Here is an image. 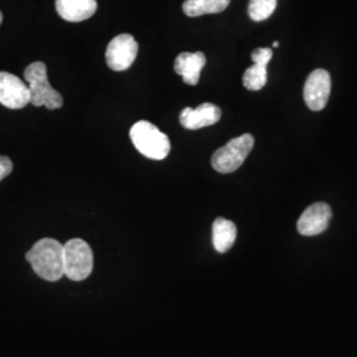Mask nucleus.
Returning <instances> with one entry per match:
<instances>
[{"mask_svg":"<svg viewBox=\"0 0 357 357\" xmlns=\"http://www.w3.org/2000/svg\"><path fill=\"white\" fill-rule=\"evenodd\" d=\"M130 138L143 156L153 160L166 159L171 150L166 134L147 121L137 122L130 130Z\"/></svg>","mask_w":357,"mask_h":357,"instance_id":"obj_3","label":"nucleus"},{"mask_svg":"<svg viewBox=\"0 0 357 357\" xmlns=\"http://www.w3.org/2000/svg\"><path fill=\"white\" fill-rule=\"evenodd\" d=\"M13 165L10 158L0 156V181L7 178L13 172Z\"/></svg>","mask_w":357,"mask_h":357,"instance_id":"obj_18","label":"nucleus"},{"mask_svg":"<svg viewBox=\"0 0 357 357\" xmlns=\"http://www.w3.org/2000/svg\"><path fill=\"white\" fill-rule=\"evenodd\" d=\"M271 59H273V51L270 48H258L252 53V60L255 64L268 66Z\"/></svg>","mask_w":357,"mask_h":357,"instance_id":"obj_17","label":"nucleus"},{"mask_svg":"<svg viewBox=\"0 0 357 357\" xmlns=\"http://www.w3.org/2000/svg\"><path fill=\"white\" fill-rule=\"evenodd\" d=\"M1 22H3V15L0 13V24H1Z\"/></svg>","mask_w":357,"mask_h":357,"instance_id":"obj_20","label":"nucleus"},{"mask_svg":"<svg viewBox=\"0 0 357 357\" xmlns=\"http://www.w3.org/2000/svg\"><path fill=\"white\" fill-rule=\"evenodd\" d=\"M56 11L70 23L90 19L97 11V0H56Z\"/></svg>","mask_w":357,"mask_h":357,"instance_id":"obj_12","label":"nucleus"},{"mask_svg":"<svg viewBox=\"0 0 357 357\" xmlns=\"http://www.w3.org/2000/svg\"><path fill=\"white\" fill-rule=\"evenodd\" d=\"M26 258L33 271L45 281H59L64 275V245L53 238H41Z\"/></svg>","mask_w":357,"mask_h":357,"instance_id":"obj_1","label":"nucleus"},{"mask_svg":"<svg viewBox=\"0 0 357 357\" xmlns=\"http://www.w3.org/2000/svg\"><path fill=\"white\" fill-rule=\"evenodd\" d=\"M331 94V76L324 69H315L305 84L303 97L310 110L320 112L326 107Z\"/></svg>","mask_w":357,"mask_h":357,"instance_id":"obj_7","label":"nucleus"},{"mask_svg":"<svg viewBox=\"0 0 357 357\" xmlns=\"http://www.w3.org/2000/svg\"><path fill=\"white\" fill-rule=\"evenodd\" d=\"M331 217L330 205L326 203L310 205L298 220V231L306 237L320 234L328 228Z\"/></svg>","mask_w":357,"mask_h":357,"instance_id":"obj_9","label":"nucleus"},{"mask_svg":"<svg viewBox=\"0 0 357 357\" xmlns=\"http://www.w3.org/2000/svg\"><path fill=\"white\" fill-rule=\"evenodd\" d=\"M205 64H206V57L203 52H196V53L184 52V53H180L176 57L174 69L176 75L183 77V81L187 85L195 86L199 84L200 73L204 69Z\"/></svg>","mask_w":357,"mask_h":357,"instance_id":"obj_11","label":"nucleus"},{"mask_svg":"<svg viewBox=\"0 0 357 357\" xmlns=\"http://www.w3.org/2000/svg\"><path fill=\"white\" fill-rule=\"evenodd\" d=\"M230 0H185L183 11L190 17H199L208 13H220L225 11Z\"/></svg>","mask_w":357,"mask_h":357,"instance_id":"obj_14","label":"nucleus"},{"mask_svg":"<svg viewBox=\"0 0 357 357\" xmlns=\"http://www.w3.org/2000/svg\"><path fill=\"white\" fill-rule=\"evenodd\" d=\"M221 118V109L213 103H202L199 107H185L178 116L183 128L187 130H200L217 123Z\"/></svg>","mask_w":357,"mask_h":357,"instance_id":"obj_10","label":"nucleus"},{"mask_svg":"<svg viewBox=\"0 0 357 357\" xmlns=\"http://www.w3.org/2000/svg\"><path fill=\"white\" fill-rule=\"evenodd\" d=\"M139 45L134 36L122 33L115 36L107 45L106 50V63L107 66L115 72L128 70L134 64Z\"/></svg>","mask_w":357,"mask_h":357,"instance_id":"obj_6","label":"nucleus"},{"mask_svg":"<svg viewBox=\"0 0 357 357\" xmlns=\"http://www.w3.org/2000/svg\"><path fill=\"white\" fill-rule=\"evenodd\" d=\"M277 8V0H250L249 16L255 22H264L268 19Z\"/></svg>","mask_w":357,"mask_h":357,"instance_id":"obj_16","label":"nucleus"},{"mask_svg":"<svg viewBox=\"0 0 357 357\" xmlns=\"http://www.w3.org/2000/svg\"><path fill=\"white\" fill-rule=\"evenodd\" d=\"M273 47H274V48H278V47H280V43H278V41H275V43L273 44Z\"/></svg>","mask_w":357,"mask_h":357,"instance_id":"obj_19","label":"nucleus"},{"mask_svg":"<svg viewBox=\"0 0 357 357\" xmlns=\"http://www.w3.org/2000/svg\"><path fill=\"white\" fill-rule=\"evenodd\" d=\"M24 79L28 84L31 102L33 106H45L50 110L60 109L64 100L57 90L53 89L48 81L47 66L41 61L28 65L24 70Z\"/></svg>","mask_w":357,"mask_h":357,"instance_id":"obj_2","label":"nucleus"},{"mask_svg":"<svg viewBox=\"0 0 357 357\" xmlns=\"http://www.w3.org/2000/svg\"><path fill=\"white\" fill-rule=\"evenodd\" d=\"M31 102L28 85L19 77L0 72V103L8 109L19 110Z\"/></svg>","mask_w":357,"mask_h":357,"instance_id":"obj_8","label":"nucleus"},{"mask_svg":"<svg viewBox=\"0 0 357 357\" xmlns=\"http://www.w3.org/2000/svg\"><path fill=\"white\" fill-rule=\"evenodd\" d=\"M93 271V252L81 238L64 245V275L72 281H85Z\"/></svg>","mask_w":357,"mask_h":357,"instance_id":"obj_5","label":"nucleus"},{"mask_svg":"<svg viewBox=\"0 0 357 357\" xmlns=\"http://www.w3.org/2000/svg\"><path fill=\"white\" fill-rule=\"evenodd\" d=\"M255 147V138L243 134L228 142L212 156V167L220 174H231L243 166L245 159Z\"/></svg>","mask_w":357,"mask_h":357,"instance_id":"obj_4","label":"nucleus"},{"mask_svg":"<svg viewBox=\"0 0 357 357\" xmlns=\"http://www.w3.org/2000/svg\"><path fill=\"white\" fill-rule=\"evenodd\" d=\"M213 246L218 253H227L231 249L237 238V228L234 222L224 217H217L212 229Z\"/></svg>","mask_w":357,"mask_h":357,"instance_id":"obj_13","label":"nucleus"},{"mask_svg":"<svg viewBox=\"0 0 357 357\" xmlns=\"http://www.w3.org/2000/svg\"><path fill=\"white\" fill-rule=\"evenodd\" d=\"M243 86L248 90H261L268 82V66L253 64L246 69L243 78Z\"/></svg>","mask_w":357,"mask_h":357,"instance_id":"obj_15","label":"nucleus"}]
</instances>
